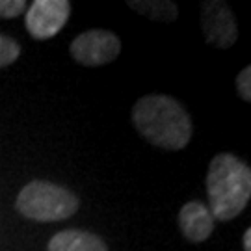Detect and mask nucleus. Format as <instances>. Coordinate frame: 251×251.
I'll return each instance as SVG.
<instances>
[{
  "label": "nucleus",
  "instance_id": "nucleus-1",
  "mask_svg": "<svg viewBox=\"0 0 251 251\" xmlns=\"http://www.w3.org/2000/svg\"><path fill=\"white\" fill-rule=\"evenodd\" d=\"M132 121L149 144L180 151L192 138V121L179 100L170 95H145L132 108Z\"/></svg>",
  "mask_w": 251,
  "mask_h": 251
},
{
  "label": "nucleus",
  "instance_id": "nucleus-2",
  "mask_svg": "<svg viewBox=\"0 0 251 251\" xmlns=\"http://www.w3.org/2000/svg\"><path fill=\"white\" fill-rule=\"evenodd\" d=\"M208 210L214 220L231 222L240 216L251 198L250 166L231 152H220L206 173Z\"/></svg>",
  "mask_w": 251,
  "mask_h": 251
},
{
  "label": "nucleus",
  "instance_id": "nucleus-3",
  "mask_svg": "<svg viewBox=\"0 0 251 251\" xmlns=\"http://www.w3.org/2000/svg\"><path fill=\"white\" fill-rule=\"evenodd\" d=\"M21 216L34 222H62L78 210L76 196L63 186L49 180H32L21 190L17 198Z\"/></svg>",
  "mask_w": 251,
  "mask_h": 251
},
{
  "label": "nucleus",
  "instance_id": "nucleus-4",
  "mask_svg": "<svg viewBox=\"0 0 251 251\" xmlns=\"http://www.w3.org/2000/svg\"><path fill=\"white\" fill-rule=\"evenodd\" d=\"M71 56L86 67H99L114 62L121 52V41L108 30H90L73 39Z\"/></svg>",
  "mask_w": 251,
  "mask_h": 251
},
{
  "label": "nucleus",
  "instance_id": "nucleus-5",
  "mask_svg": "<svg viewBox=\"0 0 251 251\" xmlns=\"http://www.w3.org/2000/svg\"><path fill=\"white\" fill-rule=\"evenodd\" d=\"M201 28L206 43L220 49H229L236 43L238 26L229 4L222 0H206L201 6Z\"/></svg>",
  "mask_w": 251,
  "mask_h": 251
},
{
  "label": "nucleus",
  "instance_id": "nucleus-6",
  "mask_svg": "<svg viewBox=\"0 0 251 251\" xmlns=\"http://www.w3.org/2000/svg\"><path fill=\"white\" fill-rule=\"evenodd\" d=\"M69 13L67 0H36L26 11V30L34 39H50L65 26Z\"/></svg>",
  "mask_w": 251,
  "mask_h": 251
},
{
  "label": "nucleus",
  "instance_id": "nucleus-7",
  "mask_svg": "<svg viewBox=\"0 0 251 251\" xmlns=\"http://www.w3.org/2000/svg\"><path fill=\"white\" fill-rule=\"evenodd\" d=\"M179 227L190 242H205L214 231V218L205 203L190 201L180 208Z\"/></svg>",
  "mask_w": 251,
  "mask_h": 251
},
{
  "label": "nucleus",
  "instance_id": "nucleus-8",
  "mask_svg": "<svg viewBox=\"0 0 251 251\" xmlns=\"http://www.w3.org/2000/svg\"><path fill=\"white\" fill-rule=\"evenodd\" d=\"M49 251H108V248L104 240L97 234L78 229H67L50 238Z\"/></svg>",
  "mask_w": 251,
  "mask_h": 251
},
{
  "label": "nucleus",
  "instance_id": "nucleus-9",
  "mask_svg": "<svg viewBox=\"0 0 251 251\" xmlns=\"http://www.w3.org/2000/svg\"><path fill=\"white\" fill-rule=\"evenodd\" d=\"M128 8H132L136 13L151 19V21H160V23H173L179 17V8L177 4L168 2V0H128Z\"/></svg>",
  "mask_w": 251,
  "mask_h": 251
},
{
  "label": "nucleus",
  "instance_id": "nucleus-10",
  "mask_svg": "<svg viewBox=\"0 0 251 251\" xmlns=\"http://www.w3.org/2000/svg\"><path fill=\"white\" fill-rule=\"evenodd\" d=\"M21 54V47L19 43L9 36H2L0 34V67H8L15 62Z\"/></svg>",
  "mask_w": 251,
  "mask_h": 251
},
{
  "label": "nucleus",
  "instance_id": "nucleus-11",
  "mask_svg": "<svg viewBox=\"0 0 251 251\" xmlns=\"http://www.w3.org/2000/svg\"><path fill=\"white\" fill-rule=\"evenodd\" d=\"M26 8L25 0H0V17L13 19L19 17Z\"/></svg>",
  "mask_w": 251,
  "mask_h": 251
},
{
  "label": "nucleus",
  "instance_id": "nucleus-12",
  "mask_svg": "<svg viewBox=\"0 0 251 251\" xmlns=\"http://www.w3.org/2000/svg\"><path fill=\"white\" fill-rule=\"evenodd\" d=\"M236 88H238V93L246 102L251 100V67H244L238 78H236Z\"/></svg>",
  "mask_w": 251,
  "mask_h": 251
},
{
  "label": "nucleus",
  "instance_id": "nucleus-13",
  "mask_svg": "<svg viewBox=\"0 0 251 251\" xmlns=\"http://www.w3.org/2000/svg\"><path fill=\"white\" fill-rule=\"evenodd\" d=\"M244 251H251V229L244 233Z\"/></svg>",
  "mask_w": 251,
  "mask_h": 251
}]
</instances>
